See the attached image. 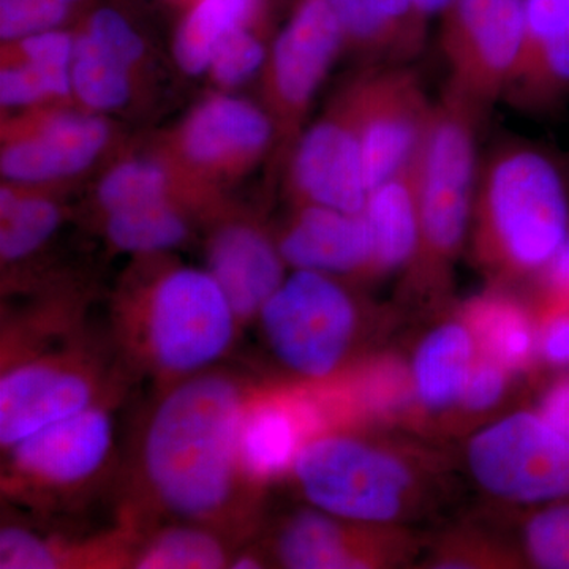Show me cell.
I'll list each match as a JSON object with an SVG mask.
<instances>
[{"label":"cell","mask_w":569,"mask_h":569,"mask_svg":"<svg viewBox=\"0 0 569 569\" xmlns=\"http://www.w3.org/2000/svg\"><path fill=\"white\" fill-rule=\"evenodd\" d=\"M252 389L222 366L159 388L134 430L119 526L138 533L182 520L244 545L261 490L241 460Z\"/></svg>","instance_id":"cell-1"},{"label":"cell","mask_w":569,"mask_h":569,"mask_svg":"<svg viewBox=\"0 0 569 569\" xmlns=\"http://www.w3.org/2000/svg\"><path fill=\"white\" fill-rule=\"evenodd\" d=\"M127 373L112 343L96 342L69 310L9 323L0 376L2 451L86 408L121 399Z\"/></svg>","instance_id":"cell-2"},{"label":"cell","mask_w":569,"mask_h":569,"mask_svg":"<svg viewBox=\"0 0 569 569\" xmlns=\"http://www.w3.org/2000/svg\"><path fill=\"white\" fill-rule=\"evenodd\" d=\"M239 323L206 269L164 266L123 284L111 307L112 347L129 373L159 387L220 366Z\"/></svg>","instance_id":"cell-3"},{"label":"cell","mask_w":569,"mask_h":569,"mask_svg":"<svg viewBox=\"0 0 569 569\" xmlns=\"http://www.w3.org/2000/svg\"><path fill=\"white\" fill-rule=\"evenodd\" d=\"M470 233L497 279L541 277L569 239V174L549 149L505 140L479 160Z\"/></svg>","instance_id":"cell-4"},{"label":"cell","mask_w":569,"mask_h":569,"mask_svg":"<svg viewBox=\"0 0 569 569\" xmlns=\"http://www.w3.org/2000/svg\"><path fill=\"white\" fill-rule=\"evenodd\" d=\"M486 112L445 89L418 156V247L408 284L438 293L470 233L479 168L478 132Z\"/></svg>","instance_id":"cell-5"},{"label":"cell","mask_w":569,"mask_h":569,"mask_svg":"<svg viewBox=\"0 0 569 569\" xmlns=\"http://www.w3.org/2000/svg\"><path fill=\"white\" fill-rule=\"evenodd\" d=\"M116 408H86L3 449V496L43 515L91 496L114 467Z\"/></svg>","instance_id":"cell-6"},{"label":"cell","mask_w":569,"mask_h":569,"mask_svg":"<svg viewBox=\"0 0 569 569\" xmlns=\"http://www.w3.org/2000/svg\"><path fill=\"white\" fill-rule=\"evenodd\" d=\"M254 321L284 372L321 383L335 378L350 358L359 310L353 295L336 276L295 269Z\"/></svg>","instance_id":"cell-7"},{"label":"cell","mask_w":569,"mask_h":569,"mask_svg":"<svg viewBox=\"0 0 569 569\" xmlns=\"http://www.w3.org/2000/svg\"><path fill=\"white\" fill-rule=\"evenodd\" d=\"M312 507L362 526H385L413 498V471L387 448L323 430L299 451L291 470Z\"/></svg>","instance_id":"cell-8"},{"label":"cell","mask_w":569,"mask_h":569,"mask_svg":"<svg viewBox=\"0 0 569 569\" xmlns=\"http://www.w3.org/2000/svg\"><path fill=\"white\" fill-rule=\"evenodd\" d=\"M468 467L482 489L515 503L569 498V436L541 413L519 411L468 445Z\"/></svg>","instance_id":"cell-9"},{"label":"cell","mask_w":569,"mask_h":569,"mask_svg":"<svg viewBox=\"0 0 569 569\" xmlns=\"http://www.w3.org/2000/svg\"><path fill=\"white\" fill-rule=\"evenodd\" d=\"M438 18L449 88L488 114L518 63L526 0H451Z\"/></svg>","instance_id":"cell-10"},{"label":"cell","mask_w":569,"mask_h":569,"mask_svg":"<svg viewBox=\"0 0 569 569\" xmlns=\"http://www.w3.org/2000/svg\"><path fill=\"white\" fill-rule=\"evenodd\" d=\"M342 31L325 0H296L266 61V96L277 134L293 148L307 111L339 54Z\"/></svg>","instance_id":"cell-11"},{"label":"cell","mask_w":569,"mask_h":569,"mask_svg":"<svg viewBox=\"0 0 569 569\" xmlns=\"http://www.w3.org/2000/svg\"><path fill=\"white\" fill-rule=\"evenodd\" d=\"M361 81L353 78L318 121L291 148L290 183L295 203H313L359 213L367 187L359 130Z\"/></svg>","instance_id":"cell-12"},{"label":"cell","mask_w":569,"mask_h":569,"mask_svg":"<svg viewBox=\"0 0 569 569\" xmlns=\"http://www.w3.org/2000/svg\"><path fill=\"white\" fill-rule=\"evenodd\" d=\"M359 81L362 163L370 190L417 160L436 102L410 63L366 66Z\"/></svg>","instance_id":"cell-13"},{"label":"cell","mask_w":569,"mask_h":569,"mask_svg":"<svg viewBox=\"0 0 569 569\" xmlns=\"http://www.w3.org/2000/svg\"><path fill=\"white\" fill-rule=\"evenodd\" d=\"M110 140L107 121L88 112L33 116L3 130L0 171L20 187L62 181L88 170Z\"/></svg>","instance_id":"cell-14"},{"label":"cell","mask_w":569,"mask_h":569,"mask_svg":"<svg viewBox=\"0 0 569 569\" xmlns=\"http://www.w3.org/2000/svg\"><path fill=\"white\" fill-rule=\"evenodd\" d=\"M323 400L306 391L253 387L241 426V460L258 488L291 473L299 451L326 430Z\"/></svg>","instance_id":"cell-15"},{"label":"cell","mask_w":569,"mask_h":569,"mask_svg":"<svg viewBox=\"0 0 569 569\" xmlns=\"http://www.w3.org/2000/svg\"><path fill=\"white\" fill-rule=\"evenodd\" d=\"M276 134L271 114L257 104L213 96L183 121L176 144L186 168L208 176L234 174L258 162Z\"/></svg>","instance_id":"cell-16"},{"label":"cell","mask_w":569,"mask_h":569,"mask_svg":"<svg viewBox=\"0 0 569 569\" xmlns=\"http://www.w3.org/2000/svg\"><path fill=\"white\" fill-rule=\"evenodd\" d=\"M569 99V0H526L522 44L503 100L550 114Z\"/></svg>","instance_id":"cell-17"},{"label":"cell","mask_w":569,"mask_h":569,"mask_svg":"<svg viewBox=\"0 0 569 569\" xmlns=\"http://www.w3.org/2000/svg\"><path fill=\"white\" fill-rule=\"evenodd\" d=\"M206 271L222 288L241 326L257 320L287 277L277 239L247 220L217 227L206 247Z\"/></svg>","instance_id":"cell-18"},{"label":"cell","mask_w":569,"mask_h":569,"mask_svg":"<svg viewBox=\"0 0 569 569\" xmlns=\"http://www.w3.org/2000/svg\"><path fill=\"white\" fill-rule=\"evenodd\" d=\"M284 263L331 276H370L372 239L362 212L296 203L277 238Z\"/></svg>","instance_id":"cell-19"},{"label":"cell","mask_w":569,"mask_h":569,"mask_svg":"<svg viewBox=\"0 0 569 569\" xmlns=\"http://www.w3.org/2000/svg\"><path fill=\"white\" fill-rule=\"evenodd\" d=\"M346 51L367 66L410 63L425 50L430 18L413 0H325Z\"/></svg>","instance_id":"cell-20"},{"label":"cell","mask_w":569,"mask_h":569,"mask_svg":"<svg viewBox=\"0 0 569 569\" xmlns=\"http://www.w3.org/2000/svg\"><path fill=\"white\" fill-rule=\"evenodd\" d=\"M266 557L291 569H353L376 567L377 550L362 523L316 507L296 511L277 527Z\"/></svg>","instance_id":"cell-21"},{"label":"cell","mask_w":569,"mask_h":569,"mask_svg":"<svg viewBox=\"0 0 569 569\" xmlns=\"http://www.w3.org/2000/svg\"><path fill=\"white\" fill-rule=\"evenodd\" d=\"M362 216L372 239L370 276L407 268L418 247V157L369 190Z\"/></svg>","instance_id":"cell-22"},{"label":"cell","mask_w":569,"mask_h":569,"mask_svg":"<svg viewBox=\"0 0 569 569\" xmlns=\"http://www.w3.org/2000/svg\"><path fill=\"white\" fill-rule=\"evenodd\" d=\"M239 546L234 539L211 527L168 520L133 533L127 568H230Z\"/></svg>","instance_id":"cell-23"},{"label":"cell","mask_w":569,"mask_h":569,"mask_svg":"<svg viewBox=\"0 0 569 569\" xmlns=\"http://www.w3.org/2000/svg\"><path fill=\"white\" fill-rule=\"evenodd\" d=\"M473 332L466 325L447 323L430 332L413 359L411 381L422 406L445 410L462 399L473 369Z\"/></svg>","instance_id":"cell-24"},{"label":"cell","mask_w":569,"mask_h":569,"mask_svg":"<svg viewBox=\"0 0 569 569\" xmlns=\"http://www.w3.org/2000/svg\"><path fill=\"white\" fill-rule=\"evenodd\" d=\"M264 7L266 0H193L176 32V62L186 73H204L222 41L238 29L253 28Z\"/></svg>","instance_id":"cell-25"},{"label":"cell","mask_w":569,"mask_h":569,"mask_svg":"<svg viewBox=\"0 0 569 569\" xmlns=\"http://www.w3.org/2000/svg\"><path fill=\"white\" fill-rule=\"evenodd\" d=\"M107 563L104 538L77 542L11 519L0 529L2 569L107 568Z\"/></svg>","instance_id":"cell-26"},{"label":"cell","mask_w":569,"mask_h":569,"mask_svg":"<svg viewBox=\"0 0 569 569\" xmlns=\"http://www.w3.org/2000/svg\"><path fill=\"white\" fill-rule=\"evenodd\" d=\"M471 332L486 356L508 370L527 367L538 350V332L526 310L511 298L489 295L471 302Z\"/></svg>","instance_id":"cell-27"},{"label":"cell","mask_w":569,"mask_h":569,"mask_svg":"<svg viewBox=\"0 0 569 569\" xmlns=\"http://www.w3.org/2000/svg\"><path fill=\"white\" fill-rule=\"evenodd\" d=\"M63 220L61 206L20 186L2 187L0 193V260L20 263L43 249Z\"/></svg>","instance_id":"cell-28"},{"label":"cell","mask_w":569,"mask_h":569,"mask_svg":"<svg viewBox=\"0 0 569 569\" xmlns=\"http://www.w3.org/2000/svg\"><path fill=\"white\" fill-rule=\"evenodd\" d=\"M103 219L108 242L127 253L151 257L168 252L183 244L190 234L189 219L176 201L110 213Z\"/></svg>","instance_id":"cell-29"},{"label":"cell","mask_w":569,"mask_h":569,"mask_svg":"<svg viewBox=\"0 0 569 569\" xmlns=\"http://www.w3.org/2000/svg\"><path fill=\"white\" fill-rule=\"evenodd\" d=\"M71 61V93L88 110L103 112L122 108L132 97L133 71L108 54L78 29Z\"/></svg>","instance_id":"cell-30"},{"label":"cell","mask_w":569,"mask_h":569,"mask_svg":"<svg viewBox=\"0 0 569 569\" xmlns=\"http://www.w3.org/2000/svg\"><path fill=\"white\" fill-rule=\"evenodd\" d=\"M174 178L168 164L153 159H130L112 167L97 187V203L104 216L142 206L174 201Z\"/></svg>","instance_id":"cell-31"},{"label":"cell","mask_w":569,"mask_h":569,"mask_svg":"<svg viewBox=\"0 0 569 569\" xmlns=\"http://www.w3.org/2000/svg\"><path fill=\"white\" fill-rule=\"evenodd\" d=\"M71 67L6 59L0 70L3 108L33 107L71 93Z\"/></svg>","instance_id":"cell-32"},{"label":"cell","mask_w":569,"mask_h":569,"mask_svg":"<svg viewBox=\"0 0 569 569\" xmlns=\"http://www.w3.org/2000/svg\"><path fill=\"white\" fill-rule=\"evenodd\" d=\"M526 552L545 569H569V498L546 505L527 522Z\"/></svg>","instance_id":"cell-33"},{"label":"cell","mask_w":569,"mask_h":569,"mask_svg":"<svg viewBox=\"0 0 569 569\" xmlns=\"http://www.w3.org/2000/svg\"><path fill=\"white\" fill-rule=\"evenodd\" d=\"M81 20V31L88 33L108 54L132 71L140 66L144 59V40L121 10L92 3L82 13Z\"/></svg>","instance_id":"cell-34"},{"label":"cell","mask_w":569,"mask_h":569,"mask_svg":"<svg viewBox=\"0 0 569 569\" xmlns=\"http://www.w3.org/2000/svg\"><path fill=\"white\" fill-rule=\"evenodd\" d=\"M268 54L263 40L252 28L238 29L217 48L208 71L217 84L234 88L264 67Z\"/></svg>","instance_id":"cell-35"},{"label":"cell","mask_w":569,"mask_h":569,"mask_svg":"<svg viewBox=\"0 0 569 569\" xmlns=\"http://www.w3.org/2000/svg\"><path fill=\"white\" fill-rule=\"evenodd\" d=\"M77 17L59 0H0V39L9 43L33 33L63 29Z\"/></svg>","instance_id":"cell-36"},{"label":"cell","mask_w":569,"mask_h":569,"mask_svg":"<svg viewBox=\"0 0 569 569\" xmlns=\"http://www.w3.org/2000/svg\"><path fill=\"white\" fill-rule=\"evenodd\" d=\"M74 40H77V33L66 29L33 33L24 39L3 43L7 47V56H3V59L71 67Z\"/></svg>","instance_id":"cell-37"},{"label":"cell","mask_w":569,"mask_h":569,"mask_svg":"<svg viewBox=\"0 0 569 569\" xmlns=\"http://www.w3.org/2000/svg\"><path fill=\"white\" fill-rule=\"evenodd\" d=\"M538 350L549 365H569V295L545 293Z\"/></svg>","instance_id":"cell-38"},{"label":"cell","mask_w":569,"mask_h":569,"mask_svg":"<svg viewBox=\"0 0 569 569\" xmlns=\"http://www.w3.org/2000/svg\"><path fill=\"white\" fill-rule=\"evenodd\" d=\"M507 367L493 361L489 356L473 365L468 377L462 402L467 410L486 411L497 406L507 389Z\"/></svg>","instance_id":"cell-39"},{"label":"cell","mask_w":569,"mask_h":569,"mask_svg":"<svg viewBox=\"0 0 569 569\" xmlns=\"http://www.w3.org/2000/svg\"><path fill=\"white\" fill-rule=\"evenodd\" d=\"M539 280L545 293L569 295V239L550 261Z\"/></svg>","instance_id":"cell-40"},{"label":"cell","mask_w":569,"mask_h":569,"mask_svg":"<svg viewBox=\"0 0 569 569\" xmlns=\"http://www.w3.org/2000/svg\"><path fill=\"white\" fill-rule=\"evenodd\" d=\"M413 2L417 3L419 9L425 11L430 20H433V18L440 17L443 13V10L447 9L451 0H413Z\"/></svg>","instance_id":"cell-41"},{"label":"cell","mask_w":569,"mask_h":569,"mask_svg":"<svg viewBox=\"0 0 569 569\" xmlns=\"http://www.w3.org/2000/svg\"><path fill=\"white\" fill-rule=\"evenodd\" d=\"M164 2L179 3V6L189 7L190 3L193 2V0H164Z\"/></svg>","instance_id":"cell-42"},{"label":"cell","mask_w":569,"mask_h":569,"mask_svg":"<svg viewBox=\"0 0 569 569\" xmlns=\"http://www.w3.org/2000/svg\"><path fill=\"white\" fill-rule=\"evenodd\" d=\"M568 388H569V381H568Z\"/></svg>","instance_id":"cell-43"}]
</instances>
